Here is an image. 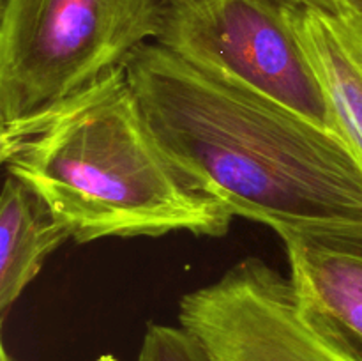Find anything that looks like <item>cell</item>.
Masks as SVG:
<instances>
[{
    "instance_id": "1",
    "label": "cell",
    "mask_w": 362,
    "mask_h": 361,
    "mask_svg": "<svg viewBox=\"0 0 362 361\" xmlns=\"http://www.w3.org/2000/svg\"><path fill=\"white\" fill-rule=\"evenodd\" d=\"M126 73L170 158L233 216L274 232L362 222V161L343 134L158 41L140 46Z\"/></svg>"
},
{
    "instance_id": "2",
    "label": "cell",
    "mask_w": 362,
    "mask_h": 361,
    "mask_svg": "<svg viewBox=\"0 0 362 361\" xmlns=\"http://www.w3.org/2000/svg\"><path fill=\"white\" fill-rule=\"evenodd\" d=\"M0 161L52 207L78 244L173 232L221 237L235 218L159 144L126 66L0 122Z\"/></svg>"
},
{
    "instance_id": "3",
    "label": "cell",
    "mask_w": 362,
    "mask_h": 361,
    "mask_svg": "<svg viewBox=\"0 0 362 361\" xmlns=\"http://www.w3.org/2000/svg\"><path fill=\"white\" fill-rule=\"evenodd\" d=\"M165 0H2L0 122L30 115L158 41Z\"/></svg>"
},
{
    "instance_id": "4",
    "label": "cell",
    "mask_w": 362,
    "mask_h": 361,
    "mask_svg": "<svg viewBox=\"0 0 362 361\" xmlns=\"http://www.w3.org/2000/svg\"><path fill=\"white\" fill-rule=\"evenodd\" d=\"M158 42L207 73L343 134L290 7L272 0H207L168 9Z\"/></svg>"
},
{
    "instance_id": "5",
    "label": "cell",
    "mask_w": 362,
    "mask_h": 361,
    "mask_svg": "<svg viewBox=\"0 0 362 361\" xmlns=\"http://www.w3.org/2000/svg\"><path fill=\"white\" fill-rule=\"evenodd\" d=\"M179 324L216 361H352L304 321L290 278L258 257L184 294Z\"/></svg>"
},
{
    "instance_id": "6",
    "label": "cell",
    "mask_w": 362,
    "mask_h": 361,
    "mask_svg": "<svg viewBox=\"0 0 362 361\" xmlns=\"http://www.w3.org/2000/svg\"><path fill=\"white\" fill-rule=\"evenodd\" d=\"M276 234L304 321L349 360L362 361V222Z\"/></svg>"
},
{
    "instance_id": "7",
    "label": "cell",
    "mask_w": 362,
    "mask_h": 361,
    "mask_svg": "<svg viewBox=\"0 0 362 361\" xmlns=\"http://www.w3.org/2000/svg\"><path fill=\"white\" fill-rule=\"evenodd\" d=\"M292 16L339 130L362 161V9L304 7Z\"/></svg>"
},
{
    "instance_id": "8",
    "label": "cell",
    "mask_w": 362,
    "mask_h": 361,
    "mask_svg": "<svg viewBox=\"0 0 362 361\" xmlns=\"http://www.w3.org/2000/svg\"><path fill=\"white\" fill-rule=\"evenodd\" d=\"M71 239L48 204L7 173L0 195V310L6 314L41 271L46 258Z\"/></svg>"
},
{
    "instance_id": "9",
    "label": "cell",
    "mask_w": 362,
    "mask_h": 361,
    "mask_svg": "<svg viewBox=\"0 0 362 361\" xmlns=\"http://www.w3.org/2000/svg\"><path fill=\"white\" fill-rule=\"evenodd\" d=\"M136 361H216L207 347L182 326L148 324Z\"/></svg>"
},
{
    "instance_id": "10",
    "label": "cell",
    "mask_w": 362,
    "mask_h": 361,
    "mask_svg": "<svg viewBox=\"0 0 362 361\" xmlns=\"http://www.w3.org/2000/svg\"><path fill=\"white\" fill-rule=\"evenodd\" d=\"M279 6L290 7V9H304V7H322V9H332L339 6L359 7L362 9V0H272Z\"/></svg>"
},
{
    "instance_id": "11",
    "label": "cell",
    "mask_w": 362,
    "mask_h": 361,
    "mask_svg": "<svg viewBox=\"0 0 362 361\" xmlns=\"http://www.w3.org/2000/svg\"><path fill=\"white\" fill-rule=\"evenodd\" d=\"M204 2H207V0H165L168 9H182V7H193Z\"/></svg>"
},
{
    "instance_id": "12",
    "label": "cell",
    "mask_w": 362,
    "mask_h": 361,
    "mask_svg": "<svg viewBox=\"0 0 362 361\" xmlns=\"http://www.w3.org/2000/svg\"><path fill=\"white\" fill-rule=\"evenodd\" d=\"M0 361H14L13 357H11V354L7 353L6 345H2V353H0Z\"/></svg>"
}]
</instances>
